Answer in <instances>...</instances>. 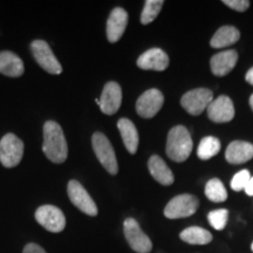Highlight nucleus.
Here are the masks:
<instances>
[{
	"label": "nucleus",
	"instance_id": "nucleus-15",
	"mask_svg": "<svg viewBox=\"0 0 253 253\" xmlns=\"http://www.w3.org/2000/svg\"><path fill=\"white\" fill-rule=\"evenodd\" d=\"M128 25V13L122 7L114 8L107 21V38L109 42H118Z\"/></svg>",
	"mask_w": 253,
	"mask_h": 253
},
{
	"label": "nucleus",
	"instance_id": "nucleus-34",
	"mask_svg": "<svg viewBox=\"0 0 253 253\" xmlns=\"http://www.w3.org/2000/svg\"><path fill=\"white\" fill-rule=\"evenodd\" d=\"M251 250H252V252H253V243L251 244Z\"/></svg>",
	"mask_w": 253,
	"mask_h": 253
},
{
	"label": "nucleus",
	"instance_id": "nucleus-24",
	"mask_svg": "<svg viewBox=\"0 0 253 253\" xmlns=\"http://www.w3.org/2000/svg\"><path fill=\"white\" fill-rule=\"evenodd\" d=\"M205 196L209 201L214 202V203H221V202L226 201L227 191L220 179L212 178L205 185Z\"/></svg>",
	"mask_w": 253,
	"mask_h": 253
},
{
	"label": "nucleus",
	"instance_id": "nucleus-2",
	"mask_svg": "<svg viewBox=\"0 0 253 253\" xmlns=\"http://www.w3.org/2000/svg\"><path fill=\"white\" fill-rule=\"evenodd\" d=\"M194 143L185 126H176L169 131L167 138V155L173 162H184L191 155Z\"/></svg>",
	"mask_w": 253,
	"mask_h": 253
},
{
	"label": "nucleus",
	"instance_id": "nucleus-10",
	"mask_svg": "<svg viewBox=\"0 0 253 253\" xmlns=\"http://www.w3.org/2000/svg\"><path fill=\"white\" fill-rule=\"evenodd\" d=\"M67 192L72 204L74 205V207H77L81 212L86 213L90 217L97 216L99 210H97L96 204H95L93 198H91L89 194L86 191V189H84L78 181H74V179L69 181L67 186Z\"/></svg>",
	"mask_w": 253,
	"mask_h": 253
},
{
	"label": "nucleus",
	"instance_id": "nucleus-1",
	"mask_svg": "<svg viewBox=\"0 0 253 253\" xmlns=\"http://www.w3.org/2000/svg\"><path fill=\"white\" fill-rule=\"evenodd\" d=\"M42 151L53 163L61 164L67 160V141L62 128L55 121H47L43 126Z\"/></svg>",
	"mask_w": 253,
	"mask_h": 253
},
{
	"label": "nucleus",
	"instance_id": "nucleus-19",
	"mask_svg": "<svg viewBox=\"0 0 253 253\" xmlns=\"http://www.w3.org/2000/svg\"><path fill=\"white\" fill-rule=\"evenodd\" d=\"M148 169L156 181L162 185H171L175 177L170 168L167 166L166 162L157 155H154L148 161Z\"/></svg>",
	"mask_w": 253,
	"mask_h": 253
},
{
	"label": "nucleus",
	"instance_id": "nucleus-28",
	"mask_svg": "<svg viewBox=\"0 0 253 253\" xmlns=\"http://www.w3.org/2000/svg\"><path fill=\"white\" fill-rule=\"evenodd\" d=\"M223 4L237 12H244L250 7L249 0H223Z\"/></svg>",
	"mask_w": 253,
	"mask_h": 253
},
{
	"label": "nucleus",
	"instance_id": "nucleus-32",
	"mask_svg": "<svg viewBox=\"0 0 253 253\" xmlns=\"http://www.w3.org/2000/svg\"><path fill=\"white\" fill-rule=\"evenodd\" d=\"M250 106H251V108L253 110V94L251 95V97H250Z\"/></svg>",
	"mask_w": 253,
	"mask_h": 253
},
{
	"label": "nucleus",
	"instance_id": "nucleus-8",
	"mask_svg": "<svg viewBox=\"0 0 253 253\" xmlns=\"http://www.w3.org/2000/svg\"><path fill=\"white\" fill-rule=\"evenodd\" d=\"M36 219L43 229L49 232L59 233L65 230L66 217L59 208L54 205H42L36 211Z\"/></svg>",
	"mask_w": 253,
	"mask_h": 253
},
{
	"label": "nucleus",
	"instance_id": "nucleus-27",
	"mask_svg": "<svg viewBox=\"0 0 253 253\" xmlns=\"http://www.w3.org/2000/svg\"><path fill=\"white\" fill-rule=\"evenodd\" d=\"M250 179H251V175H250L249 170H242V171L237 172L233 178L231 179V189L235 190V191L239 192L242 190L245 189L246 184H248Z\"/></svg>",
	"mask_w": 253,
	"mask_h": 253
},
{
	"label": "nucleus",
	"instance_id": "nucleus-31",
	"mask_svg": "<svg viewBox=\"0 0 253 253\" xmlns=\"http://www.w3.org/2000/svg\"><path fill=\"white\" fill-rule=\"evenodd\" d=\"M245 79H246V81H248L250 84H252V86H253V67L250 69L248 73H246Z\"/></svg>",
	"mask_w": 253,
	"mask_h": 253
},
{
	"label": "nucleus",
	"instance_id": "nucleus-4",
	"mask_svg": "<svg viewBox=\"0 0 253 253\" xmlns=\"http://www.w3.org/2000/svg\"><path fill=\"white\" fill-rule=\"evenodd\" d=\"M24 156V142L14 134H6L0 141V162L5 168H14Z\"/></svg>",
	"mask_w": 253,
	"mask_h": 253
},
{
	"label": "nucleus",
	"instance_id": "nucleus-7",
	"mask_svg": "<svg viewBox=\"0 0 253 253\" xmlns=\"http://www.w3.org/2000/svg\"><path fill=\"white\" fill-rule=\"evenodd\" d=\"M31 50L34 59L39 63V66L43 71H46L49 74H61L62 66L60 65L58 59L53 54L52 49L48 43L43 40H34L31 43Z\"/></svg>",
	"mask_w": 253,
	"mask_h": 253
},
{
	"label": "nucleus",
	"instance_id": "nucleus-14",
	"mask_svg": "<svg viewBox=\"0 0 253 253\" xmlns=\"http://www.w3.org/2000/svg\"><path fill=\"white\" fill-rule=\"evenodd\" d=\"M137 66L144 71H166L169 66V56L161 48H151L137 59Z\"/></svg>",
	"mask_w": 253,
	"mask_h": 253
},
{
	"label": "nucleus",
	"instance_id": "nucleus-5",
	"mask_svg": "<svg viewBox=\"0 0 253 253\" xmlns=\"http://www.w3.org/2000/svg\"><path fill=\"white\" fill-rule=\"evenodd\" d=\"M199 207V201L194 195L183 194L173 197L164 209V216L169 219H179L192 216Z\"/></svg>",
	"mask_w": 253,
	"mask_h": 253
},
{
	"label": "nucleus",
	"instance_id": "nucleus-17",
	"mask_svg": "<svg viewBox=\"0 0 253 253\" xmlns=\"http://www.w3.org/2000/svg\"><path fill=\"white\" fill-rule=\"evenodd\" d=\"M226 161L231 164H242L253 158V144L245 141L231 142L225 151Z\"/></svg>",
	"mask_w": 253,
	"mask_h": 253
},
{
	"label": "nucleus",
	"instance_id": "nucleus-13",
	"mask_svg": "<svg viewBox=\"0 0 253 253\" xmlns=\"http://www.w3.org/2000/svg\"><path fill=\"white\" fill-rule=\"evenodd\" d=\"M122 103V89L118 82L110 81L106 84L100 97V109L106 115L118 113Z\"/></svg>",
	"mask_w": 253,
	"mask_h": 253
},
{
	"label": "nucleus",
	"instance_id": "nucleus-16",
	"mask_svg": "<svg viewBox=\"0 0 253 253\" xmlns=\"http://www.w3.org/2000/svg\"><path fill=\"white\" fill-rule=\"evenodd\" d=\"M238 61V53L236 50L229 49L220 52L211 58V71L216 77H225L235 68Z\"/></svg>",
	"mask_w": 253,
	"mask_h": 253
},
{
	"label": "nucleus",
	"instance_id": "nucleus-3",
	"mask_svg": "<svg viewBox=\"0 0 253 253\" xmlns=\"http://www.w3.org/2000/svg\"><path fill=\"white\" fill-rule=\"evenodd\" d=\"M91 144H93L94 153L96 155L99 162L102 164L104 169L110 175H116L119 172V164L116 160L115 151L108 138L102 132H95L91 137Z\"/></svg>",
	"mask_w": 253,
	"mask_h": 253
},
{
	"label": "nucleus",
	"instance_id": "nucleus-22",
	"mask_svg": "<svg viewBox=\"0 0 253 253\" xmlns=\"http://www.w3.org/2000/svg\"><path fill=\"white\" fill-rule=\"evenodd\" d=\"M179 238L191 245H207L212 240V235L203 227L190 226L182 231Z\"/></svg>",
	"mask_w": 253,
	"mask_h": 253
},
{
	"label": "nucleus",
	"instance_id": "nucleus-12",
	"mask_svg": "<svg viewBox=\"0 0 253 253\" xmlns=\"http://www.w3.org/2000/svg\"><path fill=\"white\" fill-rule=\"evenodd\" d=\"M208 115L211 121L216 123L230 122L235 118V106L232 100L225 95H220L208 107Z\"/></svg>",
	"mask_w": 253,
	"mask_h": 253
},
{
	"label": "nucleus",
	"instance_id": "nucleus-29",
	"mask_svg": "<svg viewBox=\"0 0 253 253\" xmlns=\"http://www.w3.org/2000/svg\"><path fill=\"white\" fill-rule=\"evenodd\" d=\"M23 253H47V252L41 248L40 245L36 244V243H30V244L25 246Z\"/></svg>",
	"mask_w": 253,
	"mask_h": 253
},
{
	"label": "nucleus",
	"instance_id": "nucleus-20",
	"mask_svg": "<svg viewBox=\"0 0 253 253\" xmlns=\"http://www.w3.org/2000/svg\"><path fill=\"white\" fill-rule=\"evenodd\" d=\"M118 128L120 132H121L123 143H125L126 150L131 155L136 154L140 137H138L137 129H136L134 123L128 119H121L118 122Z\"/></svg>",
	"mask_w": 253,
	"mask_h": 253
},
{
	"label": "nucleus",
	"instance_id": "nucleus-11",
	"mask_svg": "<svg viewBox=\"0 0 253 253\" xmlns=\"http://www.w3.org/2000/svg\"><path fill=\"white\" fill-rule=\"evenodd\" d=\"M164 96L162 91L158 89H148L137 99L136 102V112L141 118L151 119L160 112L163 107Z\"/></svg>",
	"mask_w": 253,
	"mask_h": 253
},
{
	"label": "nucleus",
	"instance_id": "nucleus-33",
	"mask_svg": "<svg viewBox=\"0 0 253 253\" xmlns=\"http://www.w3.org/2000/svg\"><path fill=\"white\" fill-rule=\"evenodd\" d=\"M95 102H96L100 106V99H96V101H95Z\"/></svg>",
	"mask_w": 253,
	"mask_h": 253
},
{
	"label": "nucleus",
	"instance_id": "nucleus-25",
	"mask_svg": "<svg viewBox=\"0 0 253 253\" xmlns=\"http://www.w3.org/2000/svg\"><path fill=\"white\" fill-rule=\"evenodd\" d=\"M163 4V0H147L144 2L143 11H142L141 14V23L143 25H148L151 21H154L157 18V15L160 14Z\"/></svg>",
	"mask_w": 253,
	"mask_h": 253
},
{
	"label": "nucleus",
	"instance_id": "nucleus-9",
	"mask_svg": "<svg viewBox=\"0 0 253 253\" xmlns=\"http://www.w3.org/2000/svg\"><path fill=\"white\" fill-rule=\"evenodd\" d=\"M213 93L207 88H197L185 93L181 99V104L186 112L191 115H201L209 104L212 102Z\"/></svg>",
	"mask_w": 253,
	"mask_h": 253
},
{
	"label": "nucleus",
	"instance_id": "nucleus-18",
	"mask_svg": "<svg viewBox=\"0 0 253 253\" xmlns=\"http://www.w3.org/2000/svg\"><path fill=\"white\" fill-rule=\"evenodd\" d=\"M23 60L14 53L4 50L0 52V73L9 78H19L24 74Z\"/></svg>",
	"mask_w": 253,
	"mask_h": 253
},
{
	"label": "nucleus",
	"instance_id": "nucleus-26",
	"mask_svg": "<svg viewBox=\"0 0 253 253\" xmlns=\"http://www.w3.org/2000/svg\"><path fill=\"white\" fill-rule=\"evenodd\" d=\"M227 218H229V211L226 209H218V210L211 211L208 214L209 223L217 231L225 229L227 224Z\"/></svg>",
	"mask_w": 253,
	"mask_h": 253
},
{
	"label": "nucleus",
	"instance_id": "nucleus-30",
	"mask_svg": "<svg viewBox=\"0 0 253 253\" xmlns=\"http://www.w3.org/2000/svg\"><path fill=\"white\" fill-rule=\"evenodd\" d=\"M244 190L249 196H253V177H251V179H250L248 184H246Z\"/></svg>",
	"mask_w": 253,
	"mask_h": 253
},
{
	"label": "nucleus",
	"instance_id": "nucleus-23",
	"mask_svg": "<svg viewBox=\"0 0 253 253\" xmlns=\"http://www.w3.org/2000/svg\"><path fill=\"white\" fill-rule=\"evenodd\" d=\"M220 151V141L213 136H207L198 145L197 156L201 160L207 161L210 160L211 157L216 156Z\"/></svg>",
	"mask_w": 253,
	"mask_h": 253
},
{
	"label": "nucleus",
	"instance_id": "nucleus-21",
	"mask_svg": "<svg viewBox=\"0 0 253 253\" xmlns=\"http://www.w3.org/2000/svg\"><path fill=\"white\" fill-rule=\"evenodd\" d=\"M239 39L240 32L235 26H223L214 33L210 45L213 48H224L236 43Z\"/></svg>",
	"mask_w": 253,
	"mask_h": 253
},
{
	"label": "nucleus",
	"instance_id": "nucleus-6",
	"mask_svg": "<svg viewBox=\"0 0 253 253\" xmlns=\"http://www.w3.org/2000/svg\"><path fill=\"white\" fill-rule=\"evenodd\" d=\"M123 232L126 243L137 253H149L153 250V243L142 231L140 224L134 218H126L123 223Z\"/></svg>",
	"mask_w": 253,
	"mask_h": 253
}]
</instances>
